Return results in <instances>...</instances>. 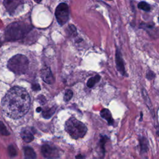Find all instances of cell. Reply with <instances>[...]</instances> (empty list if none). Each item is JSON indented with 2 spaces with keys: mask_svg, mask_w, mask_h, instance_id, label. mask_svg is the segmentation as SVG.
Listing matches in <instances>:
<instances>
[{
  "mask_svg": "<svg viewBox=\"0 0 159 159\" xmlns=\"http://www.w3.org/2000/svg\"><path fill=\"white\" fill-rule=\"evenodd\" d=\"M31 98L26 90L19 86L11 88L2 100L3 112L9 117L17 119L24 116L30 108Z\"/></svg>",
  "mask_w": 159,
  "mask_h": 159,
  "instance_id": "cell-1",
  "label": "cell"
},
{
  "mask_svg": "<svg viewBox=\"0 0 159 159\" xmlns=\"http://www.w3.org/2000/svg\"><path fill=\"white\" fill-rule=\"evenodd\" d=\"M65 130L74 139L83 137L87 132L86 126L73 117L65 123Z\"/></svg>",
  "mask_w": 159,
  "mask_h": 159,
  "instance_id": "cell-2",
  "label": "cell"
},
{
  "mask_svg": "<svg viewBox=\"0 0 159 159\" xmlns=\"http://www.w3.org/2000/svg\"><path fill=\"white\" fill-rule=\"evenodd\" d=\"M29 60L25 56L18 54L10 59L8 62V69L16 75H22L28 71Z\"/></svg>",
  "mask_w": 159,
  "mask_h": 159,
  "instance_id": "cell-3",
  "label": "cell"
},
{
  "mask_svg": "<svg viewBox=\"0 0 159 159\" xmlns=\"http://www.w3.org/2000/svg\"><path fill=\"white\" fill-rule=\"evenodd\" d=\"M28 26L24 24L15 22L10 24L6 31V36L9 40H17L22 38L28 32Z\"/></svg>",
  "mask_w": 159,
  "mask_h": 159,
  "instance_id": "cell-4",
  "label": "cell"
},
{
  "mask_svg": "<svg viewBox=\"0 0 159 159\" xmlns=\"http://www.w3.org/2000/svg\"><path fill=\"white\" fill-rule=\"evenodd\" d=\"M56 16L58 23L60 25H64L69 18V6L64 3H60L56 8Z\"/></svg>",
  "mask_w": 159,
  "mask_h": 159,
  "instance_id": "cell-5",
  "label": "cell"
},
{
  "mask_svg": "<svg viewBox=\"0 0 159 159\" xmlns=\"http://www.w3.org/2000/svg\"><path fill=\"white\" fill-rule=\"evenodd\" d=\"M41 152L43 156L47 159H56L59 156L57 149L47 144L42 145Z\"/></svg>",
  "mask_w": 159,
  "mask_h": 159,
  "instance_id": "cell-6",
  "label": "cell"
},
{
  "mask_svg": "<svg viewBox=\"0 0 159 159\" xmlns=\"http://www.w3.org/2000/svg\"><path fill=\"white\" fill-rule=\"evenodd\" d=\"M41 76L43 80L48 84H52L54 82V76H53L50 69L48 67H45L41 70Z\"/></svg>",
  "mask_w": 159,
  "mask_h": 159,
  "instance_id": "cell-7",
  "label": "cell"
},
{
  "mask_svg": "<svg viewBox=\"0 0 159 159\" xmlns=\"http://www.w3.org/2000/svg\"><path fill=\"white\" fill-rule=\"evenodd\" d=\"M116 63L118 71L123 75H126V73L125 67L124 65L123 59L122 57L121 52L118 49L116 50Z\"/></svg>",
  "mask_w": 159,
  "mask_h": 159,
  "instance_id": "cell-8",
  "label": "cell"
},
{
  "mask_svg": "<svg viewBox=\"0 0 159 159\" xmlns=\"http://www.w3.org/2000/svg\"><path fill=\"white\" fill-rule=\"evenodd\" d=\"M21 136L23 140L27 143L32 142L34 139V135L31 132V131L27 128H24L22 129L21 132Z\"/></svg>",
  "mask_w": 159,
  "mask_h": 159,
  "instance_id": "cell-9",
  "label": "cell"
},
{
  "mask_svg": "<svg viewBox=\"0 0 159 159\" xmlns=\"http://www.w3.org/2000/svg\"><path fill=\"white\" fill-rule=\"evenodd\" d=\"M19 3H22V2L19 1H5L4 4L7 10L9 12L15 11Z\"/></svg>",
  "mask_w": 159,
  "mask_h": 159,
  "instance_id": "cell-10",
  "label": "cell"
},
{
  "mask_svg": "<svg viewBox=\"0 0 159 159\" xmlns=\"http://www.w3.org/2000/svg\"><path fill=\"white\" fill-rule=\"evenodd\" d=\"M101 116L104 118V119H106L108 123V124L110 125H112L114 123V121H113V117L111 116V112L108 110V109H103L101 111L100 113Z\"/></svg>",
  "mask_w": 159,
  "mask_h": 159,
  "instance_id": "cell-11",
  "label": "cell"
},
{
  "mask_svg": "<svg viewBox=\"0 0 159 159\" xmlns=\"http://www.w3.org/2000/svg\"><path fill=\"white\" fill-rule=\"evenodd\" d=\"M25 159H36L37 155L34 149L30 147H25L24 148Z\"/></svg>",
  "mask_w": 159,
  "mask_h": 159,
  "instance_id": "cell-12",
  "label": "cell"
},
{
  "mask_svg": "<svg viewBox=\"0 0 159 159\" xmlns=\"http://www.w3.org/2000/svg\"><path fill=\"white\" fill-rule=\"evenodd\" d=\"M140 151L142 153H147L149 150V142L146 138L140 137L139 139Z\"/></svg>",
  "mask_w": 159,
  "mask_h": 159,
  "instance_id": "cell-13",
  "label": "cell"
},
{
  "mask_svg": "<svg viewBox=\"0 0 159 159\" xmlns=\"http://www.w3.org/2000/svg\"><path fill=\"white\" fill-rule=\"evenodd\" d=\"M100 75H96L93 77L90 78L87 82V86L89 88H92L95 86V85L98 83L100 80Z\"/></svg>",
  "mask_w": 159,
  "mask_h": 159,
  "instance_id": "cell-14",
  "label": "cell"
},
{
  "mask_svg": "<svg viewBox=\"0 0 159 159\" xmlns=\"http://www.w3.org/2000/svg\"><path fill=\"white\" fill-rule=\"evenodd\" d=\"M108 140V138L107 137V136H101V139H100V148H101V152L103 154V156H104V153H105V149H104V145L105 144L107 143V140Z\"/></svg>",
  "mask_w": 159,
  "mask_h": 159,
  "instance_id": "cell-15",
  "label": "cell"
},
{
  "mask_svg": "<svg viewBox=\"0 0 159 159\" xmlns=\"http://www.w3.org/2000/svg\"><path fill=\"white\" fill-rule=\"evenodd\" d=\"M56 108L54 107V108H52L49 110L44 111L42 112V115H43L44 117L47 118V119L50 118L53 115V114L54 113V112L56 111Z\"/></svg>",
  "mask_w": 159,
  "mask_h": 159,
  "instance_id": "cell-16",
  "label": "cell"
},
{
  "mask_svg": "<svg viewBox=\"0 0 159 159\" xmlns=\"http://www.w3.org/2000/svg\"><path fill=\"white\" fill-rule=\"evenodd\" d=\"M138 8L145 11H150L151 6L150 5L145 2H141L138 4Z\"/></svg>",
  "mask_w": 159,
  "mask_h": 159,
  "instance_id": "cell-17",
  "label": "cell"
},
{
  "mask_svg": "<svg viewBox=\"0 0 159 159\" xmlns=\"http://www.w3.org/2000/svg\"><path fill=\"white\" fill-rule=\"evenodd\" d=\"M0 134L3 136H6L9 135V132L8 131L6 126H5L3 123L1 121H0Z\"/></svg>",
  "mask_w": 159,
  "mask_h": 159,
  "instance_id": "cell-18",
  "label": "cell"
},
{
  "mask_svg": "<svg viewBox=\"0 0 159 159\" xmlns=\"http://www.w3.org/2000/svg\"><path fill=\"white\" fill-rule=\"evenodd\" d=\"M8 154L11 157H15L17 155V151L13 145H11L8 147Z\"/></svg>",
  "mask_w": 159,
  "mask_h": 159,
  "instance_id": "cell-19",
  "label": "cell"
},
{
  "mask_svg": "<svg viewBox=\"0 0 159 159\" xmlns=\"http://www.w3.org/2000/svg\"><path fill=\"white\" fill-rule=\"evenodd\" d=\"M73 96V92L72 90H68L66 91L65 93V95H64V97H63V99H64V101H69L71 100V98H72Z\"/></svg>",
  "mask_w": 159,
  "mask_h": 159,
  "instance_id": "cell-20",
  "label": "cell"
},
{
  "mask_svg": "<svg viewBox=\"0 0 159 159\" xmlns=\"http://www.w3.org/2000/svg\"><path fill=\"white\" fill-rule=\"evenodd\" d=\"M154 77H155V73L151 70L148 71V72L147 73V78L149 80H152Z\"/></svg>",
  "mask_w": 159,
  "mask_h": 159,
  "instance_id": "cell-21",
  "label": "cell"
},
{
  "mask_svg": "<svg viewBox=\"0 0 159 159\" xmlns=\"http://www.w3.org/2000/svg\"><path fill=\"white\" fill-rule=\"evenodd\" d=\"M32 89H33L34 90H40V86H39V85L38 84H34V85H33L32 86Z\"/></svg>",
  "mask_w": 159,
  "mask_h": 159,
  "instance_id": "cell-22",
  "label": "cell"
},
{
  "mask_svg": "<svg viewBox=\"0 0 159 159\" xmlns=\"http://www.w3.org/2000/svg\"><path fill=\"white\" fill-rule=\"evenodd\" d=\"M76 159H85V157L81 154H80L76 156Z\"/></svg>",
  "mask_w": 159,
  "mask_h": 159,
  "instance_id": "cell-23",
  "label": "cell"
},
{
  "mask_svg": "<svg viewBox=\"0 0 159 159\" xmlns=\"http://www.w3.org/2000/svg\"><path fill=\"white\" fill-rule=\"evenodd\" d=\"M37 112H40V111H41V108H37Z\"/></svg>",
  "mask_w": 159,
  "mask_h": 159,
  "instance_id": "cell-24",
  "label": "cell"
},
{
  "mask_svg": "<svg viewBox=\"0 0 159 159\" xmlns=\"http://www.w3.org/2000/svg\"><path fill=\"white\" fill-rule=\"evenodd\" d=\"M158 21H159V18H158Z\"/></svg>",
  "mask_w": 159,
  "mask_h": 159,
  "instance_id": "cell-25",
  "label": "cell"
}]
</instances>
